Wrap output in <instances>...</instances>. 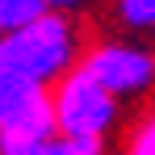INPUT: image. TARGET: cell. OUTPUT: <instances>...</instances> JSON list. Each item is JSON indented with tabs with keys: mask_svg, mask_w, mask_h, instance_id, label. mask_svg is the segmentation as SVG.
<instances>
[{
	"mask_svg": "<svg viewBox=\"0 0 155 155\" xmlns=\"http://www.w3.org/2000/svg\"><path fill=\"white\" fill-rule=\"evenodd\" d=\"M80 59V34L67 13H46L17 34H0V109L63 84Z\"/></svg>",
	"mask_w": 155,
	"mask_h": 155,
	"instance_id": "obj_1",
	"label": "cell"
},
{
	"mask_svg": "<svg viewBox=\"0 0 155 155\" xmlns=\"http://www.w3.org/2000/svg\"><path fill=\"white\" fill-rule=\"evenodd\" d=\"M122 101L109 97L101 84L84 71H71L63 84H54V117H59V138L67 143H97L105 147L109 130L117 126Z\"/></svg>",
	"mask_w": 155,
	"mask_h": 155,
	"instance_id": "obj_2",
	"label": "cell"
},
{
	"mask_svg": "<svg viewBox=\"0 0 155 155\" xmlns=\"http://www.w3.org/2000/svg\"><path fill=\"white\" fill-rule=\"evenodd\" d=\"M80 71L92 76L117 101H134V97L155 92V51L143 42H97L84 51Z\"/></svg>",
	"mask_w": 155,
	"mask_h": 155,
	"instance_id": "obj_3",
	"label": "cell"
},
{
	"mask_svg": "<svg viewBox=\"0 0 155 155\" xmlns=\"http://www.w3.org/2000/svg\"><path fill=\"white\" fill-rule=\"evenodd\" d=\"M59 138L54 117V88L29 92L0 109V155H29Z\"/></svg>",
	"mask_w": 155,
	"mask_h": 155,
	"instance_id": "obj_4",
	"label": "cell"
},
{
	"mask_svg": "<svg viewBox=\"0 0 155 155\" xmlns=\"http://www.w3.org/2000/svg\"><path fill=\"white\" fill-rule=\"evenodd\" d=\"M46 13H54L46 0H0V34H17Z\"/></svg>",
	"mask_w": 155,
	"mask_h": 155,
	"instance_id": "obj_5",
	"label": "cell"
},
{
	"mask_svg": "<svg viewBox=\"0 0 155 155\" xmlns=\"http://www.w3.org/2000/svg\"><path fill=\"white\" fill-rule=\"evenodd\" d=\"M113 13L130 34H155V0H113Z\"/></svg>",
	"mask_w": 155,
	"mask_h": 155,
	"instance_id": "obj_6",
	"label": "cell"
},
{
	"mask_svg": "<svg viewBox=\"0 0 155 155\" xmlns=\"http://www.w3.org/2000/svg\"><path fill=\"white\" fill-rule=\"evenodd\" d=\"M122 155H155V109L134 126V134L126 138V151Z\"/></svg>",
	"mask_w": 155,
	"mask_h": 155,
	"instance_id": "obj_7",
	"label": "cell"
},
{
	"mask_svg": "<svg viewBox=\"0 0 155 155\" xmlns=\"http://www.w3.org/2000/svg\"><path fill=\"white\" fill-rule=\"evenodd\" d=\"M29 155H105V147H97V143H67V138H54V143H46V147H38V151Z\"/></svg>",
	"mask_w": 155,
	"mask_h": 155,
	"instance_id": "obj_8",
	"label": "cell"
},
{
	"mask_svg": "<svg viewBox=\"0 0 155 155\" xmlns=\"http://www.w3.org/2000/svg\"><path fill=\"white\" fill-rule=\"evenodd\" d=\"M46 4H51V8H54V13H67V8H76V4H80V0H46Z\"/></svg>",
	"mask_w": 155,
	"mask_h": 155,
	"instance_id": "obj_9",
	"label": "cell"
}]
</instances>
